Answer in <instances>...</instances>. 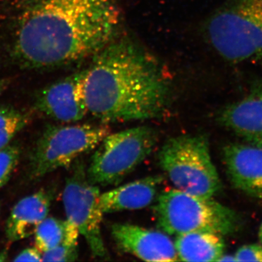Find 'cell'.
<instances>
[{"label": "cell", "mask_w": 262, "mask_h": 262, "mask_svg": "<svg viewBox=\"0 0 262 262\" xmlns=\"http://www.w3.org/2000/svg\"><path fill=\"white\" fill-rule=\"evenodd\" d=\"M120 23L116 0H24L15 53L34 68L68 64L101 51Z\"/></svg>", "instance_id": "obj_1"}, {"label": "cell", "mask_w": 262, "mask_h": 262, "mask_svg": "<svg viewBox=\"0 0 262 262\" xmlns=\"http://www.w3.org/2000/svg\"><path fill=\"white\" fill-rule=\"evenodd\" d=\"M84 96L88 113L104 123L150 120L168 108L171 83L151 53L128 38L116 37L94 55Z\"/></svg>", "instance_id": "obj_2"}, {"label": "cell", "mask_w": 262, "mask_h": 262, "mask_svg": "<svg viewBox=\"0 0 262 262\" xmlns=\"http://www.w3.org/2000/svg\"><path fill=\"white\" fill-rule=\"evenodd\" d=\"M205 38L231 64L262 63V0H225L205 21Z\"/></svg>", "instance_id": "obj_3"}, {"label": "cell", "mask_w": 262, "mask_h": 262, "mask_svg": "<svg viewBox=\"0 0 262 262\" xmlns=\"http://www.w3.org/2000/svg\"><path fill=\"white\" fill-rule=\"evenodd\" d=\"M158 226L171 235L208 232L227 235L241 227L239 215L214 201L188 194L179 189L162 193L155 207Z\"/></svg>", "instance_id": "obj_4"}, {"label": "cell", "mask_w": 262, "mask_h": 262, "mask_svg": "<svg viewBox=\"0 0 262 262\" xmlns=\"http://www.w3.org/2000/svg\"><path fill=\"white\" fill-rule=\"evenodd\" d=\"M161 168L176 189L193 195L211 198L222 189L212 161L208 140L203 136L170 138L158 154Z\"/></svg>", "instance_id": "obj_5"}, {"label": "cell", "mask_w": 262, "mask_h": 262, "mask_svg": "<svg viewBox=\"0 0 262 262\" xmlns=\"http://www.w3.org/2000/svg\"><path fill=\"white\" fill-rule=\"evenodd\" d=\"M157 142V131L145 125L108 134L95 149L87 169L90 182L119 184L151 154Z\"/></svg>", "instance_id": "obj_6"}, {"label": "cell", "mask_w": 262, "mask_h": 262, "mask_svg": "<svg viewBox=\"0 0 262 262\" xmlns=\"http://www.w3.org/2000/svg\"><path fill=\"white\" fill-rule=\"evenodd\" d=\"M110 134L108 127L102 125L48 126L33 151L32 175L41 177L56 169L68 166L81 155L96 149Z\"/></svg>", "instance_id": "obj_7"}, {"label": "cell", "mask_w": 262, "mask_h": 262, "mask_svg": "<svg viewBox=\"0 0 262 262\" xmlns=\"http://www.w3.org/2000/svg\"><path fill=\"white\" fill-rule=\"evenodd\" d=\"M100 195L97 185L89 181L84 163L77 161L63 189L67 222L83 236L94 257L106 259L108 254L101 234L103 213Z\"/></svg>", "instance_id": "obj_8"}, {"label": "cell", "mask_w": 262, "mask_h": 262, "mask_svg": "<svg viewBox=\"0 0 262 262\" xmlns=\"http://www.w3.org/2000/svg\"><path fill=\"white\" fill-rule=\"evenodd\" d=\"M87 70L80 71L52 83L38 95V111L56 121H80L88 114L84 96Z\"/></svg>", "instance_id": "obj_9"}, {"label": "cell", "mask_w": 262, "mask_h": 262, "mask_svg": "<svg viewBox=\"0 0 262 262\" xmlns=\"http://www.w3.org/2000/svg\"><path fill=\"white\" fill-rule=\"evenodd\" d=\"M112 235L117 247L146 261H179L175 244L165 232L130 224H115Z\"/></svg>", "instance_id": "obj_10"}, {"label": "cell", "mask_w": 262, "mask_h": 262, "mask_svg": "<svg viewBox=\"0 0 262 262\" xmlns=\"http://www.w3.org/2000/svg\"><path fill=\"white\" fill-rule=\"evenodd\" d=\"M217 120L246 144L262 149V84L224 106Z\"/></svg>", "instance_id": "obj_11"}, {"label": "cell", "mask_w": 262, "mask_h": 262, "mask_svg": "<svg viewBox=\"0 0 262 262\" xmlns=\"http://www.w3.org/2000/svg\"><path fill=\"white\" fill-rule=\"evenodd\" d=\"M223 160L232 186L262 200V149L249 144H229L224 147Z\"/></svg>", "instance_id": "obj_12"}, {"label": "cell", "mask_w": 262, "mask_h": 262, "mask_svg": "<svg viewBox=\"0 0 262 262\" xmlns=\"http://www.w3.org/2000/svg\"><path fill=\"white\" fill-rule=\"evenodd\" d=\"M163 177H146L115 188L100 195L103 213L141 209L149 206L155 196Z\"/></svg>", "instance_id": "obj_13"}, {"label": "cell", "mask_w": 262, "mask_h": 262, "mask_svg": "<svg viewBox=\"0 0 262 262\" xmlns=\"http://www.w3.org/2000/svg\"><path fill=\"white\" fill-rule=\"evenodd\" d=\"M51 203V196L44 190L20 200L7 221L8 238L15 242L34 234L38 226L48 216Z\"/></svg>", "instance_id": "obj_14"}, {"label": "cell", "mask_w": 262, "mask_h": 262, "mask_svg": "<svg viewBox=\"0 0 262 262\" xmlns=\"http://www.w3.org/2000/svg\"><path fill=\"white\" fill-rule=\"evenodd\" d=\"M175 246L179 261H218L225 249L222 235L208 232L179 234Z\"/></svg>", "instance_id": "obj_15"}, {"label": "cell", "mask_w": 262, "mask_h": 262, "mask_svg": "<svg viewBox=\"0 0 262 262\" xmlns=\"http://www.w3.org/2000/svg\"><path fill=\"white\" fill-rule=\"evenodd\" d=\"M67 233V221L47 216L34 233L35 246L42 253L47 251L65 242Z\"/></svg>", "instance_id": "obj_16"}, {"label": "cell", "mask_w": 262, "mask_h": 262, "mask_svg": "<svg viewBox=\"0 0 262 262\" xmlns=\"http://www.w3.org/2000/svg\"><path fill=\"white\" fill-rule=\"evenodd\" d=\"M27 123L24 114L12 107H0V149L10 141Z\"/></svg>", "instance_id": "obj_17"}, {"label": "cell", "mask_w": 262, "mask_h": 262, "mask_svg": "<svg viewBox=\"0 0 262 262\" xmlns=\"http://www.w3.org/2000/svg\"><path fill=\"white\" fill-rule=\"evenodd\" d=\"M19 157L20 150L18 146L8 145L0 149V188L9 180Z\"/></svg>", "instance_id": "obj_18"}, {"label": "cell", "mask_w": 262, "mask_h": 262, "mask_svg": "<svg viewBox=\"0 0 262 262\" xmlns=\"http://www.w3.org/2000/svg\"><path fill=\"white\" fill-rule=\"evenodd\" d=\"M78 257L77 245L63 244L42 253V261H75Z\"/></svg>", "instance_id": "obj_19"}, {"label": "cell", "mask_w": 262, "mask_h": 262, "mask_svg": "<svg viewBox=\"0 0 262 262\" xmlns=\"http://www.w3.org/2000/svg\"><path fill=\"white\" fill-rule=\"evenodd\" d=\"M236 261L262 262V246L258 244L245 245L234 253Z\"/></svg>", "instance_id": "obj_20"}, {"label": "cell", "mask_w": 262, "mask_h": 262, "mask_svg": "<svg viewBox=\"0 0 262 262\" xmlns=\"http://www.w3.org/2000/svg\"><path fill=\"white\" fill-rule=\"evenodd\" d=\"M42 253L37 247L24 249L17 255L14 261H42Z\"/></svg>", "instance_id": "obj_21"}, {"label": "cell", "mask_w": 262, "mask_h": 262, "mask_svg": "<svg viewBox=\"0 0 262 262\" xmlns=\"http://www.w3.org/2000/svg\"><path fill=\"white\" fill-rule=\"evenodd\" d=\"M218 261H236L234 255H222Z\"/></svg>", "instance_id": "obj_22"}, {"label": "cell", "mask_w": 262, "mask_h": 262, "mask_svg": "<svg viewBox=\"0 0 262 262\" xmlns=\"http://www.w3.org/2000/svg\"><path fill=\"white\" fill-rule=\"evenodd\" d=\"M5 88H6V82L3 80H0V94L4 91Z\"/></svg>", "instance_id": "obj_23"}, {"label": "cell", "mask_w": 262, "mask_h": 262, "mask_svg": "<svg viewBox=\"0 0 262 262\" xmlns=\"http://www.w3.org/2000/svg\"><path fill=\"white\" fill-rule=\"evenodd\" d=\"M258 238H259L260 243L262 244V223L260 226L259 232H258Z\"/></svg>", "instance_id": "obj_24"}]
</instances>
